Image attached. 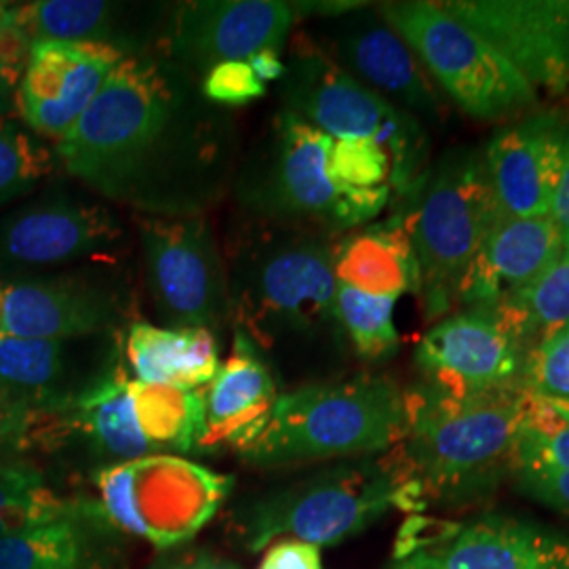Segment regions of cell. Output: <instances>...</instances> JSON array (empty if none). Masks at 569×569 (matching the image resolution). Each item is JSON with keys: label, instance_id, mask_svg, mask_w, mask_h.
Wrapping results in <instances>:
<instances>
[{"label": "cell", "instance_id": "obj_40", "mask_svg": "<svg viewBox=\"0 0 569 569\" xmlns=\"http://www.w3.org/2000/svg\"><path fill=\"white\" fill-rule=\"evenodd\" d=\"M26 432H28V420L18 409L9 406L0 395V443L23 446Z\"/></svg>", "mask_w": 569, "mask_h": 569}, {"label": "cell", "instance_id": "obj_2", "mask_svg": "<svg viewBox=\"0 0 569 569\" xmlns=\"http://www.w3.org/2000/svg\"><path fill=\"white\" fill-rule=\"evenodd\" d=\"M529 392L451 395L420 382L406 390V432L395 448L422 505H467L510 479Z\"/></svg>", "mask_w": 569, "mask_h": 569}, {"label": "cell", "instance_id": "obj_8", "mask_svg": "<svg viewBox=\"0 0 569 569\" xmlns=\"http://www.w3.org/2000/svg\"><path fill=\"white\" fill-rule=\"evenodd\" d=\"M281 108L333 140L378 143L392 159V190L407 197L427 173L422 122L357 81L319 42L298 34L279 81Z\"/></svg>", "mask_w": 569, "mask_h": 569}, {"label": "cell", "instance_id": "obj_3", "mask_svg": "<svg viewBox=\"0 0 569 569\" xmlns=\"http://www.w3.org/2000/svg\"><path fill=\"white\" fill-rule=\"evenodd\" d=\"M228 266V323L268 355L345 336L326 232L251 226Z\"/></svg>", "mask_w": 569, "mask_h": 569}, {"label": "cell", "instance_id": "obj_9", "mask_svg": "<svg viewBox=\"0 0 569 569\" xmlns=\"http://www.w3.org/2000/svg\"><path fill=\"white\" fill-rule=\"evenodd\" d=\"M376 9L409 44L439 93L470 119L505 124L538 110L540 96L523 74L441 2L392 0Z\"/></svg>", "mask_w": 569, "mask_h": 569}, {"label": "cell", "instance_id": "obj_27", "mask_svg": "<svg viewBox=\"0 0 569 569\" xmlns=\"http://www.w3.org/2000/svg\"><path fill=\"white\" fill-rule=\"evenodd\" d=\"M110 523L100 502L42 528L0 538V569H102L98 538Z\"/></svg>", "mask_w": 569, "mask_h": 569}, {"label": "cell", "instance_id": "obj_10", "mask_svg": "<svg viewBox=\"0 0 569 569\" xmlns=\"http://www.w3.org/2000/svg\"><path fill=\"white\" fill-rule=\"evenodd\" d=\"M96 483L110 526L173 547L213 517L232 477L161 453L102 468Z\"/></svg>", "mask_w": 569, "mask_h": 569}, {"label": "cell", "instance_id": "obj_5", "mask_svg": "<svg viewBox=\"0 0 569 569\" xmlns=\"http://www.w3.org/2000/svg\"><path fill=\"white\" fill-rule=\"evenodd\" d=\"M406 432V390L387 376H355L281 392L258 439L241 453L260 468L371 458Z\"/></svg>", "mask_w": 569, "mask_h": 569}, {"label": "cell", "instance_id": "obj_6", "mask_svg": "<svg viewBox=\"0 0 569 569\" xmlns=\"http://www.w3.org/2000/svg\"><path fill=\"white\" fill-rule=\"evenodd\" d=\"M420 509V489L392 448L266 493L239 515L237 531L249 552L270 547L284 533L321 549L366 531L392 510Z\"/></svg>", "mask_w": 569, "mask_h": 569}, {"label": "cell", "instance_id": "obj_24", "mask_svg": "<svg viewBox=\"0 0 569 569\" xmlns=\"http://www.w3.org/2000/svg\"><path fill=\"white\" fill-rule=\"evenodd\" d=\"M333 270L338 283L371 296L399 300L420 293V268L409 239L403 211L385 222L355 228L333 244Z\"/></svg>", "mask_w": 569, "mask_h": 569}, {"label": "cell", "instance_id": "obj_29", "mask_svg": "<svg viewBox=\"0 0 569 569\" xmlns=\"http://www.w3.org/2000/svg\"><path fill=\"white\" fill-rule=\"evenodd\" d=\"M84 500H63L44 483L39 468L0 465V538L42 528L74 515Z\"/></svg>", "mask_w": 569, "mask_h": 569}, {"label": "cell", "instance_id": "obj_13", "mask_svg": "<svg viewBox=\"0 0 569 569\" xmlns=\"http://www.w3.org/2000/svg\"><path fill=\"white\" fill-rule=\"evenodd\" d=\"M390 569H569V536L505 515L413 517L399 533Z\"/></svg>", "mask_w": 569, "mask_h": 569}, {"label": "cell", "instance_id": "obj_22", "mask_svg": "<svg viewBox=\"0 0 569 569\" xmlns=\"http://www.w3.org/2000/svg\"><path fill=\"white\" fill-rule=\"evenodd\" d=\"M561 251V234L550 216L496 213L462 284L460 308L512 302L549 270Z\"/></svg>", "mask_w": 569, "mask_h": 569}, {"label": "cell", "instance_id": "obj_11", "mask_svg": "<svg viewBox=\"0 0 569 569\" xmlns=\"http://www.w3.org/2000/svg\"><path fill=\"white\" fill-rule=\"evenodd\" d=\"M143 281L163 327L218 333L228 323V268L207 216H138Z\"/></svg>", "mask_w": 569, "mask_h": 569}, {"label": "cell", "instance_id": "obj_44", "mask_svg": "<svg viewBox=\"0 0 569 569\" xmlns=\"http://www.w3.org/2000/svg\"><path fill=\"white\" fill-rule=\"evenodd\" d=\"M11 7L7 2H0V37L7 32V28L11 26Z\"/></svg>", "mask_w": 569, "mask_h": 569}, {"label": "cell", "instance_id": "obj_14", "mask_svg": "<svg viewBox=\"0 0 569 569\" xmlns=\"http://www.w3.org/2000/svg\"><path fill=\"white\" fill-rule=\"evenodd\" d=\"M129 315V293L110 272L0 279V336L70 340L124 333L133 323Z\"/></svg>", "mask_w": 569, "mask_h": 569}, {"label": "cell", "instance_id": "obj_20", "mask_svg": "<svg viewBox=\"0 0 569 569\" xmlns=\"http://www.w3.org/2000/svg\"><path fill=\"white\" fill-rule=\"evenodd\" d=\"M121 53L89 42H37L18 89V112L26 127L51 140L72 129L102 91Z\"/></svg>", "mask_w": 569, "mask_h": 569}, {"label": "cell", "instance_id": "obj_33", "mask_svg": "<svg viewBox=\"0 0 569 569\" xmlns=\"http://www.w3.org/2000/svg\"><path fill=\"white\" fill-rule=\"evenodd\" d=\"M510 479L531 500L569 517V468L552 460L523 428Z\"/></svg>", "mask_w": 569, "mask_h": 569}, {"label": "cell", "instance_id": "obj_12", "mask_svg": "<svg viewBox=\"0 0 569 569\" xmlns=\"http://www.w3.org/2000/svg\"><path fill=\"white\" fill-rule=\"evenodd\" d=\"M531 348L509 306H467L435 321L413 361L422 382L451 395L526 390Z\"/></svg>", "mask_w": 569, "mask_h": 569}, {"label": "cell", "instance_id": "obj_7", "mask_svg": "<svg viewBox=\"0 0 569 569\" xmlns=\"http://www.w3.org/2000/svg\"><path fill=\"white\" fill-rule=\"evenodd\" d=\"M407 197L413 201L401 211L420 268L418 296L428 321H439L460 308L468 270L498 213L483 152H448Z\"/></svg>", "mask_w": 569, "mask_h": 569}, {"label": "cell", "instance_id": "obj_43", "mask_svg": "<svg viewBox=\"0 0 569 569\" xmlns=\"http://www.w3.org/2000/svg\"><path fill=\"white\" fill-rule=\"evenodd\" d=\"M542 399V397H540ZM547 403H549L563 420H568L569 422V399H545Z\"/></svg>", "mask_w": 569, "mask_h": 569}, {"label": "cell", "instance_id": "obj_21", "mask_svg": "<svg viewBox=\"0 0 569 569\" xmlns=\"http://www.w3.org/2000/svg\"><path fill=\"white\" fill-rule=\"evenodd\" d=\"M13 23L37 42H89L127 56L163 51L171 18L167 4L108 0H39L11 9Z\"/></svg>", "mask_w": 569, "mask_h": 569}, {"label": "cell", "instance_id": "obj_39", "mask_svg": "<svg viewBox=\"0 0 569 569\" xmlns=\"http://www.w3.org/2000/svg\"><path fill=\"white\" fill-rule=\"evenodd\" d=\"M550 218L555 220V224L559 228L563 249H569V127L568 140H566V154H563V167H561V178H559V186H557V192H555Z\"/></svg>", "mask_w": 569, "mask_h": 569}, {"label": "cell", "instance_id": "obj_41", "mask_svg": "<svg viewBox=\"0 0 569 569\" xmlns=\"http://www.w3.org/2000/svg\"><path fill=\"white\" fill-rule=\"evenodd\" d=\"M247 63H249L251 72L258 77V81H262L264 84L283 79L284 61L281 60V53H277V51H270V49L258 51L247 60Z\"/></svg>", "mask_w": 569, "mask_h": 569}, {"label": "cell", "instance_id": "obj_36", "mask_svg": "<svg viewBox=\"0 0 569 569\" xmlns=\"http://www.w3.org/2000/svg\"><path fill=\"white\" fill-rule=\"evenodd\" d=\"M203 96L222 108H241L266 93V84L258 81L247 61H224L211 68L201 79Z\"/></svg>", "mask_w": 569, "mask_h": 569}, {"label": "cell", "instance_id": "obj_30", "mask_svg": "<svg viewBox=\"0 0 569 569\" xmlns=\"http://www.w3.org/2000/svg\"><path fill=\"white\" fill-rule=\"evenodd\" d=\"M395 298L371 296L338 283V323L346 340L361 359L385 361L399 350L401 336L395 326Z\"/></svg>", "mask_w": 569, "mask_h": 569}, {"label": "cell", "instance_id": "obj_15", "mask_svg": "<svg viewBox=\"0 0 569 569\" xmlns=\"http://www.w3.org/2000/svg\"><path fill=\"white\" fill-rule=\"evenodd\" d=\"M298 2L283 0H190L178 2L164 34L163 53L194 77L224 61H247L258 51L283 53Z\"/></svg>", "mask_w": 569, "mask_h": 569}, {"label": "cell", "instance_id": "obj_38", "mask_svg": "<svg viewBox=\"0 0 569 569\" xmlns=\"http://www.w3.org/2000/svg\"><path fill=\"white\" fill-rule=\"evenodd\" d=\"M258 569H323L321 549L302 540H274L266 549Z\"/></svg>", "mask_w": 569, "mask_h": 569}, {"label": "cell", "instance_id": "obj_19", "mask_svg": "<svg viewBox=\"0 0 569 569\" xmlns=\"http://www.w3.org/2000/svg\"><path fill=\"white\" fill-rule=\"evenodd\" d=\"M568 127L566 112L533 110L493 131L483 150V163L500 216H550L561 178Z\"/></svg>", "mask_w": 569, "mask_h": 569}, {"label": "cell", "instance_id": "obj_4", "mask_svg": "<svg viewBox=\"0 0 569 569\" xmlns=\"http://www.w3.org/2000/svg\"><path fill=\"white\" fill-rule=\"evenodd\" d=\"M331 140L283 108L272 117L230 190L251 224L327 234L371 224L387 209L392 190L352 192L331 180Z\"/></svg>", "mask_w": 569, "mask_h": 569}, {"label": "cell", "instance_id": "obj_34", "mask_svg": "<svg viewBox=\"0 0 569 569\" xmlns=\"http://www.w3.org/2000/svg\"><path fill=\"white\" fill-rule=\"evenodd\" d=\"M327 169L331 180L345 190H392V159L378 143L367 140H331Z\"/></svg>", "mask_w": 569, "mask_h": 569}, {"label": "cell", "instance_id": "obj_32", "mask_svg": "<svg viewBox=\"0 0 569 569\" xmlns=\"http://www.w3.org/2000/svg\"><path fill=\"white\" fill-rule=\"evenodd\" d=\"M51 150L13 117L0 119V204L18 201L53 171Z\"/></svg>", "mask_w": 569, "mask_h": 569}, {"label": "cell", "instance_id": "obj_25", "mask_svg": "<svg viewBox=\"0 0 569 569\" xmlns=\"http://www.w3.org/2000/svg\"><path fill=\"white\" fill-rule=\"evenodd\" d=\"M124 361L143 385L201 390L220 369L218 336L199 327H159L133 321L124 331Z\"/></svg>", "mask_w": 569, "mask_h": 569}, {"label": "cell", "instance_id": "obj_26", "mask_svg": "<svg viewBox=\"0 0 569 569\" xmlns=\"http://www.w3.org/2000/svg\"><path fill=\"white\" fill-rule=\"evenodd\" d=\"M124 359L82 390L68 409V430H77L110 460L131 462L154 456L140 430L129 392Z\"/></svg>", "mask_w": 569, "mask_h": 569}, {"label": "cell", "instance_id": "obj_37", "mask_svg": "<svg viewBox=\"0 0 569 569\" xmlns=\"http://www.w3.org/2000/svg\"><path fill=\"white\" fill-rule=\"evenodd\" d=\"M30 56V42L13 23L0 37V119L18 110V89Z\"/></svg>", "mask_w": 569, "mask_h": 569}, {"label": "cell", "instance_id": "obj_17", "mask_svg": "<svg viewBox=\"0 0 569 569\" xmlns=\"http://www.w3.org/2000/svg\"><path fill=\"white\" fill-rule=\"evenodd\" d=\"M523 74L538 96L569 100V0H441Z\"/></svg>", "mask_w": 569, "mask_h": 569}, {"label": "cell", "instance_id": "obj_1", "mask_svg": "<svg viewBox=\"0 0 569 569\" xmlns=\"http://www.w3.org/2000/svg\"><path fill=\"white\" fill-rule=\"evenodd\" d=\"M63 171L143 218L207 216L232 190L241 143L230 108L163 51L122 58L61 138Z\"/></svg>", "mask_w": 569, "mask_h": 569}, {"label": "cell", "instance_id": "obj_35", "mask_svg": "<svg viewBox=\"0 0 569 569\" xmlns=\"http://www.w3.org/2000/svg\"><path fill=\"white\" fill-rule=\"evenodd\" d=\"M523 388L542 399H569V323L536 346Z\"/></svg>", "mask_w": 569, "mask_h": 569}, {"label": "cell", "instance_id": "obj_16", "mask_svg": "<svg viewBox=\"0 0 569 569\" xmlns=\"http://www.w3.org/2000/svg\"><path fill=\"white\" fill-rule=\"evenodd\" d=\"M122 239L110 204L49 192L0 218V274L110 258Z\"/></svg>", "mask_w": 569, "mask_h": 569}, {"label": "cell", "instance_id": "obj_42", "mask_svg": "<svg viewBox=\"0 0 569 569\" xmlns=\"http://www.w3.org/2000/svg\"><path fill=\"white\" fill-rule=\"evenodd\" d=\"M164 569H241L230 561H226L222 557H216L211 552H197L182 559L180 563H176L173 568Z\"/></svg>", "mask_w": 569, "mask_h": 569}, {"label": "cell", "instance_id": "obj_23", "mask_svg": "<svg viewBox=\"0 0 569 569\" xmlns=\"http://www.w3.org/2000/svg\"><path fill=\"white\" fill-rule=\"evenodd\" d=\"M204 428L201 449L249 448L266 427L279 399L277 378L264 352L232 329V348L216 378L204 387Z\"/></svg>", "mask_w": 569, "mask_h": 569}, {"label": "cell", "instance_id": "obj_31", "mask_svg": "<svg viewBox=\"0 0 569 569\" xmlns=\"http://www.w3.org/2000/svg\"><path fill=\"white\" fill-rule=\"evenodd\" d=\"M505 306H509L517 317L531 352L555 331L568 326L569 249L561 251L549 270L523 296Z\"/></svg>", "mask_w": 569, "mask_h": 569}, {"label": "cell", "instance_id": "obj_18", "mask_svg": "<svg viewBox=\"0 0 569 569\" xmlns=\"http://www.w3.org/2000/svg\"><path fill=\"white\" fill-rule=\"evenodd\" d=\"M321 49L357 81L418 121L441 119L443 98L439 89L378 9L363 4L340 18H331Z\"/></svg>", "mask_w": 569, "mask_h": 569}, {"label": "cell", "instance_id": "obj_28", "mask_svg": "<svg viewBox=\"0 0 569 569\" xmlns=\"http://www.w3.org/2000/svg\"><path fill=\"white\" fill-rule=\"evenodd\" d=\"M136 418L152 451H192L203 437V392L129 382Z\"/></svg>", "mask_w": 569, "mask_h": 569}]
</instances>
